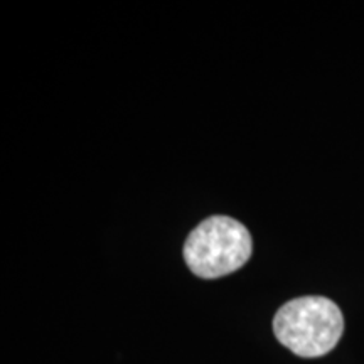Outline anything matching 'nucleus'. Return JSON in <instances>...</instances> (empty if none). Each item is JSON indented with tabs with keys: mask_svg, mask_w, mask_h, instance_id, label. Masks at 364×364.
Returning <instances> with one entry per match:
<instances>
[{
	"mask_svg": "<svg viewBox=\"0 0 364 364\" xmlns=\"http://www.w3.org/2000/svg\"><path fill=\"white\" fill-rule=\"evenodd\" d=\"M344 317L338 304L322 295L290 300L273 317L277 341L300 358H321L343 338Z\"/></svg>",
	"mask_w": 364,
	"mask_h": 364,
	"instance_id": "obj_1",
	"label": "nucleus"
},
{
	"mask_svg": "<svg viewBox=\"0 0 364 364\" xmlns=\"http://www.w3.org/2000/svg\"><path fill=\"white\" fill-rule=\"evenodd\" d=\"M253 253L248 228L230 216H209L191 231L184 260L199 279L215 280L245 267Z\"/></svg>",
	"mask_w": 364,
	"mask_h": 364,
	"instance_id": "obj_2",
	"label": "nucleus"
}]
</instances>
